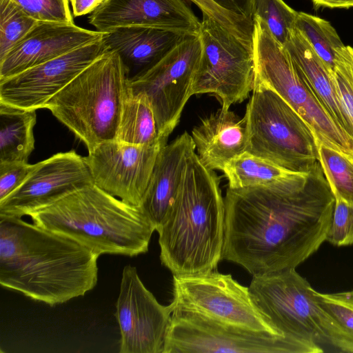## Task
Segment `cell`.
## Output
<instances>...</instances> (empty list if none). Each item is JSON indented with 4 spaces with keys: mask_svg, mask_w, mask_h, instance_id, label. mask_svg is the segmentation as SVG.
<instances>
[{
    "mask_svg": "<svg viewBox=\"0 0 353 353\" xmlns=\"http://www.w3.org/2000/svg\"><path fill=\"white\" fill-rule=\"evenodd\" d=\"M295 27L329 69L333 70L337 52L345 45L327 20L304 12H298Z\"/></svg>",
    "mask_w": 353,
    "mask_h": 353,
    "instance_id": "4316f807",
    "label": "cell"
},
{
    "mask_svg": "<svg viewBox=\"0 0 353 353\" xmlns=\"http://www.w3.org/2000/svg\"><path fill=\"white\" fill-rule=\"evenodd\" d=\"M37 21L74 23L69 0H13Z\"/></svg>",
    "mask_w": 353,
    "mask_h": 353,
    "instance_id": "1f68e13d",
    "label": "cell"
},
{
    "mask_svg": "<svg viewBox=\"0 0 353 353\" xmlns=\"http://www.w3.org/2000/svg\"><path fill=\"white\" fill-rule=\"evenodd\" d=\"M195 150L184 132L159 152L140 207L157 231L168 218L177 198L190 153Z\"/></svg>",
    "mask_w": 353,
    "mask_h": 353,
    "instance_id": "ffe728a7",
    "label": "cell"
},
{
    "mask_svg": "<svg viewBox=\"0 0 353 353\" xmlns=\"http://www.w3.org/2000/svg\"><path fill=\"white\" fill-rule=\"evenodd\" d=\"M326 241L335 246L353 244V205L335 199Z\"/></svg>",
    "mask_w": 353,
    "mask_h": 353,
    "instance_id": "d6a6232c",
    "label": "cell"
},
{
    "mask_svg": "<svg viewBox=\"0 0 353 353\" xmlns=\"http://www.w3.org/2000/svg\"><path fill=\"white\" fill-rule=\"evenodd\" d=\"M105 51L100 40L0 80V103L26 110L44 108Z\"/></svg>",
    "mask_w": 353,
    "mask_h": 353,
    "instance_id": "9a60e30c",
    "label": "cell"
},
{
    "mask_svg": "<svg viewBox=\"0 0 353 353\" xmlns=\"http://www.w3.org/2000/svg\"><path fill=\"white\" fill-rule=\"evenodd\" d=\"M168 139L149 145L115 140L98 145L84 157L94 184L129 204L140 206L158 154Z\"/></svg>",
    "mask_w": 353,
    "mask_h": 353,
    "instance_id": "5bb4252c",
    "label": "cell"
},
{
    "mask_svg": "<svg viewBox=\"0 0 353 353\" xmlns=\"http://www.w3.org/2000/svg\"><path fill=\"white\" fill-rule=\"evenodd\" d=\"M99 255L79 242L29 223L0 216V284L53 306L97 285Z\"/></svg>",
    "mask_w": 353,
    "mask_h": 353,
    "instance_id": "7a4b0ae2",
    "label": "cell"
},
{
    "mask_svg": "<svg viewBox=\"0 0 353 353\" xmlns=\"http://www.w3.org/2000/svg\"><path fill=\"white\" fill-rule=\"evenodd\" d=\"M97 31L150 27L199 34L201 21L184 0H105L88 17Z\"/></svg>",
    "mask_w": 353,
    "mask_h": 353,
    "instance_id": "e0dca14e",
    "label": "cell"
},
{
    "mask_svg": "<svg viewBox=\"0 0 353 353\" xmlns=\"http://www.w3.org/2000/svg\"><path fill=\"white\" fill-rule=\"evenodd\" d=\"M154 112L145 94H128L121 110L115 141L134 145H149L159 141Z\"/></svg>",
    "mask_w": 353,
    "mask_h": 353,
    "instance_id": "d4e9b609",
    "label": "cell"
},
{
    "mask_svg": "<svg viewBox=\"0 0 353 353\" xmlns=\"http://www.w3.org/2000/svg\"><path fill=\"white\" fill-rule=\"evenodd\" d=\"M28 216L36 225L76 240L99 256L145 253L155 230L140 206L94 184L65 194Z\"/></svg>",
    "mask_w": 353,
    "mask_h": 353,
    "instance_id": "277c9868",
    "label": "cell"
},
{
    "mask_svg": "<svg viewBox=\"0 0 353 353\" xmlns=\"http://www.w3.org/2000/svg\"><path fill=\"white\" fill-rule=\"evenodd\" d=\"M188 35L167 29L129 26L105 32L106 50L116 52L128 81L136 79L159 62Z\"/></svg>",
    "mask_w": 353,
    "mask_h": 353,
    "instance_id": "d6986e66",
    "label": "cell"
},
{
    "mask_svg": "<svg viewBox=\"0 0 353 353\" xmlns=\"http://www.w3.org/2000/svg\"><path fill=\"white\" fill-rule=\"evenodd\" d=\"M157 231L161 263L173 275L213 271L222 259L225 203L220 181L195 150L188 157L171 212Z\"/></svg>",
    "mask_w": 353,
    "mask_h": 353,
    "instance_id": "3957f363",
    "label": "cell"
},
{
    "mask_svg": "<svg viewBox=\"0 0 353 353\" xmlns=\"http://www.w3.org/2000/svg\"><path fill=\"white\" fill-rule=\"evenodd\" d=\"M297 12L283 0H253V18H259L283 46L295 27Z\"/></svg>",
    "mask_w": 353,
    "mask_h": 353,
    "instance_id": "f546056e",
    "label": "cell"
},
{
    "mask_svg": "<svg viewBox=\"0 0 353 353\" xmlns=\"http://www.w3.org/2000/svg\"><path fill=\"white\" fill-rule=\"evenodd\" d=\"M128 79L119 55L106 50L44 106L88 152L115 140Z\"/></svg>",
    "mask_w": 353,
    "mask_h": 353,
    "instance_id": "5b68a950",
    "label": "cell"
},
{
    "mask_svg": "<svg viewBox=\"0 0 353 353\" xmlns=\"http://www.w3.org/2000/svg\"><path fill=\"white\" fill-rule=\"evenodd\" d=\"M221 8L253 23V0H212Z\"/></svg>",
    "mask_w": 353,
    "mask_h": 353,
    "instance_id": "e575fe53",
    "label": "cell"
},
{
    "mask_svg": "<svg viewBox=\"0 0 353 353\" xmlns=\"http://www.w3.org/2000/svg\"><path fill=\"white\" fill-rule=\"evenodd\" d=\"M94 184L84 157L59 152L34 164L24 182L0 201V216L22 218L65 194Z\"/></svg>",
    "mask_w": 353,
    "mask_h": 353,
    "instance_id": "2e32d148",
    "label": "cell"
},
{
    "mask_svg": "<svg viewBox=\"0 0 353 353\" xmlns=\"http://www.w3.org/2000/svg\"><path fill=\"white\" fill-rule=\"evenodd\" d=\"M332 75L343 105L353 125V48L345 46L336 54Z\"/></svg>",
    "mask_w": 353,
    "mask_h": 353,
    "instance_id": "4dcf8cb0",
    "label": "cell"
},
{
    "mask_svg": "<svg viewBox=\"0 0 353 353\" xmlns=\"http://www.w3.org/2000/svg\"><path fill=\"white\" fill-rule=\"evenodd\" d=\"M36 122V110L0 103V162H28L34 149Z\"/></svg>",
    "mask_w": 353,
    "mask_h": 353,
    "instance_id": "cb8c5ba5",
    "label": "cell"
},
{
    "mask_svg": "<svg viewBox=\"0 0 353 353\" xmlns=\"http://www.w3.org/2000/svg\"><path fill=\"white\" fill-rule=\"evenodd\" d=\"M252 52L255 79L285 101L310 126L318 141L353 156V139L332 121L298 74L284 46L256 17Z\"/></svg>",
    "mask_w": 353,
    "mask_h": 353,
    "instance_id": "52a82bcc",
    "label": "cell"
},
{
    "mask_svg": "<svg viewBox=\"0 0 353 353\" xmlns=\"http://www.w3.org/2000/svg\"><path fill=\"white\" fill-rule=\"evenodd\" d=\"M319 161L335 199L353 205V156L317 140Z\"/></svg>",
    "mask_w": 353,
    "mask_h": 353,
    "instance_id": "83f0119b",
    "label": "cell"
},
{
    "mask_svg": "<svg viewBox=\"0 0 353 353\" xmlns=\"http://www.w3.org/2000/svg\"><path fill=\"white\" fill-rule=\"evenodd\" d=\"M249 290L260 312L296 353L324 352L314 288L296 269L253 276Z\"/></svg>",
    "mask_w": 353,
    "mask_h": 353,
    "instance_id": "ba28073f",
    "label": "cell"
},
{
    "mask_svg": "<svg viewBox=\"0 0 353 353\" xmlns=\"http://www.w3.org/2000/svg\"><path fill=\"white\" fill-rule=\"evenodd\" d=\"M200 54L199 35H188L145 72L128 81L130 93H143L148 97L159 137H169L192 96Z\"/></svg>",
    "mask_w": 353,
    "mask_h": 353,
    "instance_id": "8fae6325",
    "label": "cell"
},
{
    "mask_svg": "<svg viewBox=\"0 0 353 353\" xmlns=\"http://www.w3.org/2000/svg\"><path fill=\"white\" fill-rule=\"evenodd\" d=\"M0 61L37 23L13 0H0Z\"/></svg>",
    "mask_w": 353,
    "mask_h": 353,
    "instance_id": "f1b7e54d",
    "label": "cell"
},
{
    "mask_svg": "<svg viewBox=\"0 0 353 353\" xmlns=\"http://www.w3.org/2000/svg\"><path fill=\"white\" fill-rule=\"evenodd\" d=\"M222 171L230 188L272 187L294 173L248 152L230 161Z\"/></svg>",
    "mask_w": 353,
    "mask_h": 353,
    "instance_id": "484cf974",
    "label": "cell"
},
{
    "mask_svg": "<svg viewBox=\"0 0 353 353\" xmlns=\"http://www.w3.org/2000/svg\"><path fill=\"white\" fill-rule=\"evenodd\" d=\"M313 295L325 344L342 352L353 353V290Z\"/></svg>",
    "mask_w": 353,
    "mask_h": 353,
    "instance_id": "603a6c76",
    "label": "cell"
},
{
    "mask_svg": "<svg viewBox=\"0 0 353 353\" xmlns=\"http://www.w3.org/2000/svg\"><path fill=\"white\" fill-rule=\"evenodd\" d=\"M246 152L288 171L307 173L319 163L317 138L277 93L254 79L244 115Z\"/></svg>",
    "mask_w": 353,
    "mask_h": 353,
    "instance_id": "8992f818",
    "label": "cell"
},
{
    "mask_svg": "<svg viewBox=\"0 0 353 353\" xmlns=\"http://www.w3.org/2000/svg\"><path fill=\"white\" fill-rule=\"evenodd\" d=\"M191 137L199 161L212 170L222 171L248 147L245 119H240L230 108L221 107L202 119Z\"/></svg>",
    "mask_w": 353,
    "mask_h": 353,
    "instance_id": "44dd1931",
    "label": "cell"
},
{
    "mask_svg": "<svg viewBox=\"0 0 353 353\" xmlns=\"http://www.w3.org/2000/svg\"><path fill=\"white\" fill-rule=\"evenodd\" d=\"M222 259L253 276L296 269L326 241L335 197L320 163L272 187L230 188Z\"/></svg>",
    "mask_w": 353,
    "mask_h": 353,
    "instance_id": "6da1fadb",
    "label": "cell"
},
{
    "mask_svg": "<svg viewBox=\"0 0 353 353\" xmlns=\"http://www.w3.org/2000/svg\"><path fill=\"white\" fill-rule=\"evenodd\" d=\"M171 304L173 310L190 312L225 325L284 339L260 312L249 287L239 283L231 274L210 271L173 275Z\"/></svg>",
    "mask_w": 353,
    "mask_h": 353,
    "instance_id": "9c48e42d",
    "label": "cell"
},
{
    "mask_svg": "<svg viewBox=\"0 0 353 353\" xmlns=\"http://www.w3.org/2000/svg\"><path fill=\"white\" fill-rule=\"evenodd\" d=\"M298 74L332 121L353 139V125L341 102L332 71L294 27L283 45Z\"/></svg>",
    "mask_w": 353,
    "mask_h": 353,
    "instance_id": "7402d4cb",
    "label": "cell"
},
{
    "mask_svg": "<svg viewBox=\"0 0 353 353\" xmlns=\"http://www.w3.org/2000/svg\"><path fill=\"white\" fill-rule=\"evenodd\" d=\"M173 306L163 305L144 285L137 268L122 271L116 303L120 353H165Z\"/></svg>",
    "mask_w": 353,
    "mask_h": 353,
    "instance_id": "4fadbf2b",
    "label": "cell"
},
{
    "mask_svg": "<svg viewBox=\"0 0 353 353\" xmlns=\"http://www.w3.org/2000/svg\"><path fill=\"white\" fill-rule=\"evenodd\" d=\"M316 8H353V0H310Z\"/></svg>",
    "mask_w": 353,
    "mask_h": 353,
    "instance_id": "8d00e7d4",
    "label": "cell"
},
{
    "mask_svg": "<svg viewBox=\"0 0 353 353\" xmlns=\"http://www.w3.org/2000/svg\"><path fill=\"white\" fill-rule=\"evenodd\" d=\"M296 353L287 340L173 310L165 353Z\"/></svg>",
    "mask_w": 353,
    "mask_h": 353,
    "instance_id": "7c38bea8",
    "label": "cell"
},
{
    "mask_svg": "<svg viewBox=\"0 0 353 353\" xmlns=\"http://www.w3.org/2000/svg\"><path fill=\"white\" fill-rule=\"evenodd\" d=\"M103 34L74 23L38 21L0 61V80L100 41Z\"/></svg>",
    "mask_w": 353,
    "mask_h": 353,
    "instance_id": "ac0fdd59",
    "label": "cell"
},
{
    "mask_svg": "<svg viewBox=\"0 0 353 353\" xmlns=\"http://www.w3.org/2000/svg\"><path fill=\"white\" fill-rule=\"evenodd\" d=\"M34 168L23 161L0 162V201L17 189Z\"/></svg>",
    "mask_w": 353,
    "mask_h": 353,
    "instance_id": "836d02e7",
    "label": "cell"
},
{
    "mask_svg": "<svg viewBox=\"0 0 353 353\" xmlns=\"http://www.w3.org/2000/svg\"><path fill=\"white\" fill-rule=\"evenodd\" d=\"M199 35L201 54L192 94H212L224 108L243 101L254 86L252 48L206 15Z\"/></svg>",
    "mask_w": 353,
    "mask_h": 353,
    "instance_id": "30bf717a",
    "label": "cell"
},
{
    "mask_svg": "<svg viewBox=\"0 0 353 353\" xmlns=\"http://www.w3.org/2000/svg\"><path fill=\"white\" fill-rule=\"evenodd\" d=\"M70 1L73 17H80L91 14L105 0H69Z\"/></svg>",
    "mask_w": 353,
    "mask_h": 353,
    "instance_id": "d590c367",
    "label": "cell"
}]
</instances>
